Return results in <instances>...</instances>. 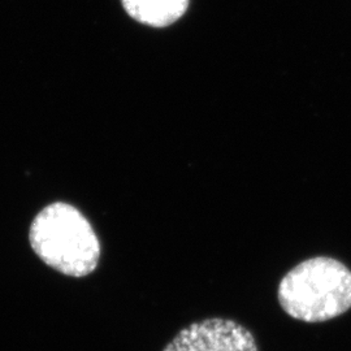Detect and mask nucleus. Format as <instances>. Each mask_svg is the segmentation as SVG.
Listing matches in <instances>:
<instances>
[{
    "label": "nucleus",
    "mask_w": 351,
    "mask_h": 351,
    "mask_svg": "<svg viewBox=\"0 0 351 351\" xmlns=\"http://www.w3.org/2000/svg\"><path fill=\"white\" fill-rule=\"evenodd\" d=\"M163 351H259L255 337L234 320L213 317L181 329Z\"/></svg>",
    "instance_id": "7ed1b4c3"
},
{
    "label": "nucleus",
    "mask_w": 351,
    "mask_h": 351,
    "mask_svg": "<svg viewBox=\"0 0 351 351\" xmlns=\"http://www.w3.org/2000/svg\"><path fill=\"white\" fill-rule=\"evenodd\" d=\"M190 0H121L126 13L136 21L151 27L175 24L188 11Z\"/></svg>",
    "instance_id": "20e7f679"
},
{
    "label": "nucleus",
    "mask_w": 351,
    "mask_h": 351,
    "mask_svg": "<svg viewBox=\"0 0 351 351\" xmlns=\"http://www.w3.org/2000/svg\"><path fill=\"white\" fill-rule=\"evenodd\" d=\"M29 242L43 263L64 276L86 277L99 265V237L88 217L65 202H53L36 215Z\"/></svg>",
    "instance_id": "f257e3e1"
},
{
    "label": "nucleus",
    "mask_w": 351,
    "mask_h": 351,
    "mask_svg": "<svg viewBox=\"0 0 351 351\" xmlns=\"http://www.w3.org/2000/svg\"><path fill=\"white\" fill-rule=\"evenodd\" d=\"M277 298L295 320L322 323L336 319L351 308V271L333 258L306 259L281 278Z\"/></svg>",
    "instance_id": "f03ea898"
}]
</instances>
